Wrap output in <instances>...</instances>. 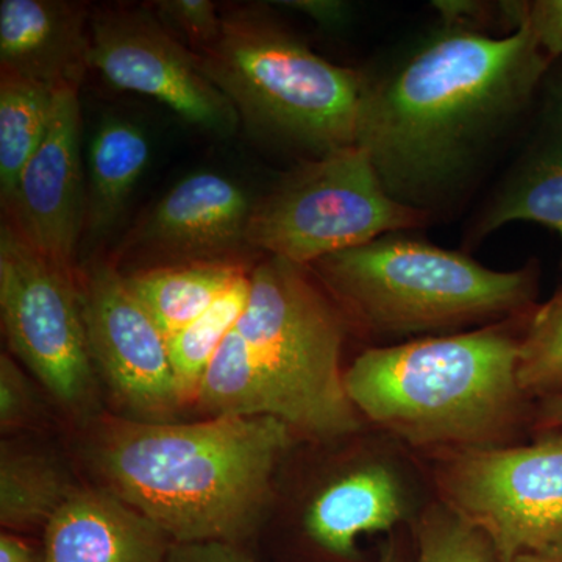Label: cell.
<instances>
[{
  "label": "cell",
  "mask_w": 562,
  "mask_h": 562,
  "mask_svg": "<svg viewBox=\"0 0 562 562\" xmlns=\"http://www.w3.org/2000/svg\"><path fill=\"white\" fill-rule=\"evenodd\" d=\"M0 562H38L27 542L16 536L2 532L0 536Z\"/></svg>",
  "instance_id": "32"
},
{
  "label": "cell",
  "mask_w": 562,
  "mask_h": 562,
  "mask_svg": "<svg viewBox=\"0 0 562 562\" xmlns=\"http://www.w3.org/2000/svg\"><path fill=\"white\" fill-rule=\"evenodd\" d=\"M535 427L542 432L562 431V394L538 401Z\"/></svg>",
  "instance_id": "31"
},
{
  "label": "cell",
  "mask_w": 562,
  "mask_h": 562,
  "mask_svg": "<svg viewBox=\"0 0 562 562\" xmlns=\"http://www.w3.org/2000/svg\"><path fill=\"white\" fill-rule=\"evenodd\" d=\"M519 382L530 401L562 394V286L525 325Z\"/></svg>",
  "instance_id": "24"
},
{
  "label": "cell",
  "mask_w": 562,
  "mask_h": 562,
  "mask_svg": "<svg viewBox=\"0 0 562 562\" xmlns=\"http://www.w3.org/2000/svg\"><path fill=\"white\" fill-rule=\"evenodd\" d=\"M522 333L508 321L362 351L344 373L358 414L414 447L505 446L522 417Z\"/></svg>",
  "instance_id": "3"
},
{
  "label": "cell",
  "mask_w": 562,
  "mask_h": 562,
  "mask_svg": "<svg viewBox=\"0 0 562 562\" xmlns=\"http://www.w3.org/2000/svg\"><path fill=\"white\" fill-rule=\"evenodd\" d=\"M80 90L58 91L46 138L25 165L3 221L29 246L69 271L85 231Z\"/></svg>",
  "instance_id": "12"
},
{
  "label": "cell",
  "mask_w": 562,
  "mask_h": 562,
  "mask_svg": "<svg viewBox=\"0 0 562 562\" xmlns=\"http://www.w3.org/2000/svg\"><path fill=\"white\" fill-rule=\"evenodd\" d=\"M254 202L235 181L195 172L177 183L136 222L121 255L149 261V268L181 262L239 260L247 246Z\"/></svg>",
  "instance_id": "13"
},
{
  "label": "cell",
  "mask_w": 562,
  "mask_h": 562,
  "mask_svg": "<svg viewBox=\"0 0 562 562\" xmlns=\"http://www.w3.org/2000/svg\"><path fill=\"white\" fill-rule=\"evenodd\" d=\"M247 272L243 260H213L158 266L124 276L169 339L201 317Z\"/></svg>",
  "instance_id": "18"
},
{
  "label": "cell",
  "mask_w": 562,
  "mask_h": 562,
  "mask_svg": "<svg viewBox=\"0 0 562 562\" xmlns=\"http://www.w3.org/2000/svg\"><path fill=\"white\" fill-rule=\"evenodd\" d=\"M379 562H397L394 547H387V549L382 552V557H380Z\"/></svg>",
  "instance_id": "34"
},
{
  "label": "cell",
  "mask_w": 562,
  "mask_h": 562,
  "mask_svg": "<svg viewBox=\"0 0 562 562\" xmlns=\"http://www.w3.org/2000/svg\"><path fill=\"white\" fill-rule=\"evenodd\" d=\"M522 21L530 27L542 50L552 60L562 58V0L513 2V22Z\"/></svg>",
  "instance_id": "28"
},
{
  "label": "cell",
  "mask_w": 562,
  "mask_h": 562,
  "mask_svg": "<svg viewBox=\"0 0 562 562\" xmlns=\"http://www.w3.org/2000/svg\"><path fill=\"white\" fill-rule=\"evenodd\" d=\"M273 5L297 11L322 27H342L350 20V5L341 0H284L273 2Z\"/></svg>",
  "instance_id": "30"
},
{
  "label": "cell",
  "mask_w": 562,
  "mask_h": 562,
  "mask_svg": "<svg viewBox=\"0 0 562 562\" xmlns=\"http://www.w3.org/2000/svg\"><path fill=\"white\" fill-rule=\"evenodd\" d=\"M0 312L10 349L41 384L72 412L95 398L77 271L29 246L10 225L0 228Z\"/></svg>",
  "instance_id": "9"
},
{
  "label": "cell",
  "mask_w": 562,
  "mask_h": 562,
  "mask_svg": "<svg viewBox=\"0 0 562 562\" xmlns=\"http://www.w3.org/2000/svg\"><path fill=\"white\" fill-rule=\"evenodd\" d=\"M276 417L103 422L90 446L103 490L172 543H238L257 530L292 443Z\"/></svg>",
  "instance_id": "2"
},
{
  "label": "cell",
  "mask_w": 562,
  "mask_h": 562,
  "mask_svg": "<svg viewBox=\"0 0 562 562\" xmlns=\"http://www.w3.org/2000/svg\"><path fill=\"white\" fill-rule=\"evenodd\" d=\"M166 562H255L235 543H171Z\"/></svg>",
  "instance_id": "29"
},
{
  "label": "cell",
  "mask_w": 562,
  "mask_h": 562,
  "mask_svg": "<svg viewBox=\"0 0 562 562\" xmlns=\"http://www.w3.org/2000/svg\"><path fill=\"white\" fill-rule=\"evenodd\" d=\"M417 546V562H501L486 536L443 503L422 517Z\"/></svg>",
  "instance_id": "25"
},
{
  "label": "cell",
  "mask_w": 562,
  "mask_h": 562,
  "mask_svg": "<svg viewBox=\"0 0 562 562\" xmlns=\"http://www.w3.org/2000/svg\"><path fill=\"white\" fill-rule=\"evenodd\" d=\"M341 310L382 338L452 335L528 317L539 268L494 271L460 251L392 233L310 266Z\"/></svg>",
  "instance_id": "4"
},
{
  "label": "cell",
  "mask_w": 562,
  "mask_h": 562,
  "mask_svg": "<svg viewBox=\"0 0 562 562\" xmlns=\"http://www.w3.org/2000/svg\"><path fill=\"white\" fill-rule=\"evenodd\" d=\"M405 495L397 476L384 465L347 473L317 495L305 528L317 546L338 557L357 553L361 536L390 531L403 519Z\"/></svg>",
  "instance_id": "17"
},
{
  "label": "cell",
  "mask_w": 562,
  "mask_h": 562,
  "mask_svg": "<svg viewBox=\"0 0 562 562\" xmlns=\"http://www.w3.org/2000/svg\"><path fill=\"white\" fill-rule=\"evenodd\" d=\"M58 91L0 72V202L9 203L16 181L49 131Z\"/></svg>",
  "instance_id": "20"
},
{
  "label": "cell",
  "mask_w": 562,
  "mask_h": 562,
  "mask_svg": "<svg viewBox=\"0 0 562 562\" xmlns=\"http://www.w3.org/2000/svg\"><path fill=\"white\" fill-rule=\"evenodd\" d=\"M508 562H562V552L520 554Z\"/></svg>",
  "instance_id": "33"
},
{
  "label": "cell",
  "mask_w": 562,
  "mask_h": 562,
  "mask_svg": "<svg viewBox=\"0 0 562 562\" xmlns=\"http://www.w3.org/2000/svg\"><path fill=\"white\" fill-rule=\"evenodd\" d=\"M74 490L65 471L50 458L2 447L0 522L3 527H46Z\"/></svg>",
  "instance_id": "21"
},
{
  "label": "cell",
  "mask_w": 562,
  "mask_h": 562,
  "mask_svg": "<svg viewBox=\"0 0 562 562\" xmlns=\"http://www.w3.org/2000/svg\"><path fill=\"white\" fill-rule=\"evenodd\" d=\"M35 398L27 375L10 355L0 357V427H21L31 419Z\"/></svg>",
  "instance_id": "27"
},
{
  "label": "cell",
  "mask_w": 562,
  "mask_h": 562,
  "mask_svg": "<svg viewBox=\"0 0 562 562\" xmlns=\"http://www.w3.org/2000/svg\"><path fill=\"white\" fill-rule=\"evenodd\" d=\"M194 403L210 417H276L271 394L238 327L211 360Z\"/></svg>",
  "instance_id": "22"
},
{
  "label": "cell",
  "mask_w": 562,
  "mask_h": 562,
  "mask_svg": "<svg viewBox=\"0 0 562 562\" xmlns=\"http://www.w3.org/2000/svg\"><path fill=\"white\" fill-rule=\"evenodd\" d=\"M222 20L220 40L199 57L247 132L312 158L355 146L364 74L325 60L260 7L227 9Z\"/></svg>",
  "instance_id": "5"
},
{
  "label": "cell",
  "mask_w": 562,
  "mask_h": 562,
  "mask_svg": "<svg viewBox=\"0 0 562 562\" xmlns=\"http://www.w3.org/2000/svg\"><path fill=\"white\" fill-rule=\"evenodd\" d=\"M527 143L472 227V243L513 222H532L562 244V58L553 61L536 98Z\"/></svg>",
  "instance_id": "14"
},
{
  "label": "cell",
  "mask_w": 562,
  "mask_h": 562,
  "mask_svg": "<svg viewBox=\"0 0 562 562\" xmlns=\"http://www.w3.org/2000/svg\"><path fill=\"white\" fill-rule=\"evenodd\" d=\"M250 272L239 277L201 317L168 339L181 405L195 402L206 368L241 319L250 295Z\"/></svg>",
  "instance_id": "23"
},
{
  "label": "cell",
  "mask_w": 562,
  "mask_h": 562,
  "mask_svg": "<svg viewBox=\"0 0 562 562\" xmlns=\"http://www.w3.org/2000/svg\"><path fill=\"white\" fill-rule=\"evenodd\" d=\"M171 543L110 491L76 487L44 527L41 562H166Z\"/></svg>",
  "instance_id": "16"
},
{
  "label": "cell",
  "mask_w": 562,
  "mask_h": 562,
  "mask_svg": "<svg viewBox=\"0 0 562 562\" xmlns=\"http://www.w3.org/2000/svg\"><path fill=\"white\" fill-rule=\"evenodd\" d=\"M553 61L522 21L505 36L443 22L384 76L366 77L355 146L392 198L431 214L532 110Z\"/></svg>",
  "instance_id": "1"
},
{
  "label": "cell",
  "mask_w": 562,
  "mask_h": 562,
  "mask_svg": "<svg viewBox=\"0 0 562 562\" xmlns=\"http://www.w3.org/2000/svg\"><path fill=\"white\" fill-rule=\"evenodd\" d=\"M147 5L158 21L194 54H203L220 40L224 20L220 7L210 0H158Z\"/></svg>",
  "instance_id": "26"
},
{
  "label": "cell",
  "mask_w": 562,
  "mask_h": 562,
  "mask_svg": "<svg viewBox=\"0 0 562 562\" xmlns=\"http://www.w3.org/2000/svg\"><path fill=\"white\" fill-rule=\"evenodd\" d=\"M430 220L392 198L368 154L350 146L303 161L254 202L246 239L249 249L310 268Z\"/></svg>",
  "instance_id": "7"
},
{
  "label": "cell",
  "mask_w": 562,
  "mask_h": 562,
  "mask_svg": "<svg viewBox=\"0 0 562 562\" xmlns=\"http://www.w3.org/2000/svg\"><path fill=\"white\" fill-rule=\"evenodd\" d=\"M81 310L95 372L138 420L181 408L168 339L110 261L77 271Z\"/></svg>",
  "instance_id": "11"
},
{
  "label": "cell",
  "mask_w": 562,
  "mask_h": 562,
  "mask_svg": "<svg viewBox=\"0 0 562 562\" xmlns=\"http://www.w3.org/2000/svg\"><path fill=\"white\" fill-rule=\"evenodd\" d=\"M149 157V140L138 125L121 117L102 122L88 155L83 233L91 239L105 235L120 220Z\"/></svg>",
  "instance_id": "19"
},
{
  "label": "cell",
  "mask_w": 562,
  "mask_h": 562,
  "mask_svg": "<svg viewBox=\"0 0 562 562\" xmlns=\"http://www.w3.org/2000/svg\"><path fill=\"white\" fill-rule=\"evenodd\" d=\"M91 13L68 0L0 2V72L80 90L91 68Z\"/></svg>",
  "instance_id": "15"
},
{
  "label": "cell",
  "mask_w": 562,
  "mask_h": 562,
  "mask_svg": "<svg viewBox=\"0 0 562 562\" xmlns=\"http://www.w3.org/2000/svg\"><path fill=\"white\" fill-rule=\"evenodd\" d=\"M236 327L271 394L277 419L317 441L360 428L344 384V316L308 268L276 257L255 266Z\"/></svg>",
  "instance_id": "6"
},
{
  "label": "cell",
  "mask_w": 562,
  "mask_h": 562,
  "mask_svg": "<svg viewBox=\"0 0 562 562\" xmlns=\"http://www.w3.org/2000/svg\"><path fill=\"white\" fill-rule=\"evenodd\" d=\"M91 68L111 87L155 99L202 131L231 136L241 125L235 106L203 72L201 57L147 3L92 9Z\"/></svg>",
  "instance_id": "10"
},
{
  "label": "cell",
  "mask_w": 562,
  "mask_h": 562,
  "mask_svg": "<svg viewBox=\"0 0 562 562\" xmlns=\"http://www.w3.org/2000/svg\"><path fill=\"white\" fill-rule=\"evenodd\" d=\"M442 503L482 531L501 562L562 552V431L527 446L441 452Z\"/></svg>",
  "instance_id": "8"
}]
</instances>
